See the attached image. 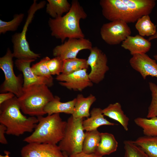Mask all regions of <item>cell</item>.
I'll list each match as a JSON object with an SVG mask.
<instances>
[{
    "label": "cell",
    "instance_id": "1",
    "mask_svg": "<svg viewBox=\"0 0 157 157\" xmlns=\"http://www.w3.org/2000/svg\"><path fill=\"white\" fill-rule=\"evenodd\" d=\"M99 4L106 19L110 22L121 20L128 24L149 15L156 2L155 0H101Z\"/></svg>",
    "mask_w": 157,
    "mask_h": 157
},
{
    "label": "cell",
    "instance_id": "2",
    "mask_svg": "<svg viewBox=\"0 0 157 157\" xmlns=\"http://www.w3.org/2000/svg\"><path fill=\"white\" fill-rule=\"evenodd\" d=\"M87 17L78 1L72 0L70 10L65 15L55 19H49L48 24L51 35L60 39L63 43L67 38H85L79 23L81 19H85Z\"/></svg>",
    "mask_w": 157,
    "mask_h": 157
},
{
    "label": "cell",
    "instance_id": "3",
    "mask_svg": "<svg viewBox=\"0 0 157 157\" xmlns=\"http://www.w3.org/2000/svg\"><path fill=\"white\" fill-rule=\"evenodd\" d=\"M21 110L16 96L0 104V123L6 127L7 134L19 136L33 131L38 122L37 117H27Z\"/></svg>",
    "mask_w": 157,
    "mask_h": 157
},
{
    "label": "cell",
    "instance_id": "4",
    "mask_svg": "<svg viewBox=\"0 0 157 157\" xmlns=\"http://www.w3.org/2000/svg\"><path fill=\"white\" fill-rule=\"evenodd\" d=\"M60 113L37 117L38 122L32 133L23 140L28 143L56 144L63 138L67 122L62 120Z\"/></svg>",
    "mask_w": 157,
    "mask_h": 157
},
{
    "label": "cell",
    "instance_id": "5",
    "mask_svg": "<svg viewBox=\"0 0 157 157\" xmlns=\"http://www.w3.org/2000/svg\"><path fill=\"white\" fill-rule=\"evenodd\" d=\"M49 87L45 84H38L23 88L22 95L17 98L22 112L30 116L46 114V106L54 98Z\"/></svg>",
    "mask_w": 157,
    "mask_h": 157
},
{
    "label": "cell",
    "instance_id": "6",
    "mask_svg": "<svg viewBox=\"0 0 157 157\" xmlns=\"http://www.w3.org/2000/svg\"><path fill=\"white\" fill-rule=\"evenodd\" d=\"M45 1L37 3L34 0L28 11V15L22 32L15 33L12 36L14 57L19 59H33L40 58V54L35 53L30 49L26 38L28 26L32 21L35 13L43 8L46 4Z\"/></svg>",
    "mask_w": 157,
    "mask_h": 157
},
{
    "label": "cell",
    "instance_id": "7",
    "mask_svg": "<svg viewBox=\"0 0 157 157\" xmlns=\"http://www.w3.org/2000/svg\"><path fill=\"white\" fill-rule=\"evenodd\" d=\"M83 120V118L75 119L72 115L67 122L65 136L58 146L63 152L69 156L82 151L85 135Z\"/></svg>",
    "mask_w": 157,
    "mask_h": 157
},
{
    "label": "cell",
    "instance_id": "8",
    "mask_svg": "<svg viewBox=\"0 0 157 157\" xmlns=\"http://www.w3.org/2000/svg\"><path fill=\"white\" fill-rule=\"evenodd\" d=\"M13 57V53L8 48L6 54L0 58V68L5 76L4 81L0 86V92H11L19 98L23 93L24 78L22 74L17 76L14 73Z\"/></svg>",
    "mask_w": 157,
    "mask_h": 157
},
{
    "label": "cell",
    "instance_id": "9",
    "mask_svg": "<svg viewBox=\"0 0 157 157\" xmlns=\"http://www.w3.org/2000/svg\"><path fill=\"white\" fill-rule=\"evenodd\" d=\"M131 29L126 22L115 20L104 24L100 29L102 39L108 44L113 45L120 44L129 36Z\"/></svg>",
    "mask_w": 157,
    "mask_h": 157
},
{
    "label": "cell",
    "instance_id": "10",
    "mask_svg": "<svg viewBox=\"0 0 157 157\" xmlns=\"http://www.w3.org/2000/svg\"><path fill=\"white\" fill-rule=\"evenodd\" d=\"M87 60L88 64L91 67L88 74L89 78L93 83L98 84L104 79L106 73L109 70L106 55L97 47H94Z\"/></svg>",
    "mask_w": 157,
    "mask_h": 157
},
{
    "label": "cell",
    "instance_id": "11",
    "mask_svg": "<svg viewBox=\"0 0 157 157\" xmlns=\"http://www.w3.org/2000/svg\"><path fill=\"white\" fill-rule=\"evenodd\" d=\"M92 47V43L88 39L69 38L62 44L56 46L53 50V54L54 56L59 57L64 60L77 58L80 51L90 50Z\"/></svg>",
    "mask_w": 157,
    "mask_h": 157
},
{
    "label": "cell",
    "instance_id": "12",
    "mask_svg": "<svg viewBox=\"0 0 157 157\" xmlns=\"http://www.w3.org/2000/svg\"><path fill=\"white\" fill-rule=\"evenodd\" d=\"M87 69L81 70L71 74H60L56 78L61 86L75 91H81L88 87L92 86L93 83L90 79Z\"/></svg>",
    "mask_w": 157,
    "mask_h": 157
},
{
    "label": "cell",
    "instance_id": "13",
    "mask_svg": "<svg viewBox=\"0 0 157 157\" xmlns=\"http://www.w3.org/2000/svg\"><path fill=\"white\" fill-rule=\"evenodd\" d=\"M21 157H65L57 144L30 143L21 151Z\"/></svg>",
    "mask_w": 157,
    "mask_h": 157
},
{
    "label": "cell",
    "instance_id": "14",
    "mask_svg": "<svg viewBox=\"0 0 157 157\" xmlns=\"http://www.w3.org/2000/svg\"><path fill=\"white\" fill-rule=\"evenodd\" d=\"M33 59H17L15 64L17 69L21 72L24 78L23 88L30 86L38 84H45L48 87L53 84V78H49L36 75L32 72L30 66L31 63L35 61Z\"/></svg>",
    "mask_w": 157,
    "mask_h": 157
},
{
    "label": "cell",
    "instance_id": "15",
    "mask_svg": "<svg viewBox=\"0 0 157 157\" xmlns=\"http://www.w3.org/2000/svg\"><path fill=\"white\" fill-rule=\"evenodd\" d=\"M131 67L144 79L148 76L157 78V63L146 53L133 55L129 60Z\"/></svg>",
    "mask_w": 157,
    "mask_h": 157
},
{
    "label": "cell",
    "instance_id": "16",
    "mask_svg": "<svg viewBox=\"0 0 157 157\" xmlns=\"http://www.w3.org/2000/svg\"><path fill=\"white\" fill-rule=\"evenodd\" d=\"M151 46L150 41L139 35L128 36L121 44V47L128 50L132 56L146 53L150 50Z\"/></svg>",
    "mask_w": 157,
    "mask_h": 157
},
{
    "label": "cell",
    "instance_id": "17",
    "mask_svg": "<svg viewBox=\"0 0 157 157\" xmlns=\"http://www.w3.org/2000/svg\"><path fill=\"white\" fill-rule=\"evenodd\" d=\"M73 113L72 115L75 119L88 118L90 116V109L91 106L96 100V97L92 94L85 97L81 94H78Z\"/></svg>",
    "mask_w": 157,
    "mask_h": 157
},
{
    "label": "cell",
    "instance_id": "18",
    "mask_svg": "<svg viewBox=\"0 0 157 157\" xmlns=\"http://www.w3.org/2000/svg\"><path fill=\"white\" fill-rule=\"evenodd\" d=\"M90 117L83 120L82 125L83 129L86 131L97 129L103 125L114 126L116 124L109 121L104 118L102 109L94 108L90 112Z\"/></svg>",
    "mask_w": 157,
    "mask_h": 157
},
{
    "label": "cell",
    "instance_id": "19",
    "mask_svg": "<svg viewBox=\"0 0 157 157\" xmlns=\"http://www.w3.org/2000/svg\"><path fill=\"white\" fill-rule=\"evenodd\" d=\"M60 98L54 96V99L49 102L46 106L44 111L48 115L55 113H64L67 114H73L76 102V98L67 102H63Z\"/></svg>",
    "mask_w": 157,
    "mask_h": 157
},
{
    "label": "cell",
    "instance_id": "20",
    "mask_svg": "<svg viewBox=\"0 0 157 157\" xmlns=\"http://www.w3.org/2000/svg\"><path fill=\"white\" fill-rule=\"evenodd\" d=\"M104 116L117 122L122 126L126 131L128 130L129 118L122 110L121 104L119 102L109 104L102 109Z\"/></svg>",
    "mask_w": 157,
    "mask_h": 157
},
{
    "label": "cell",
    "instance_id": "21",
    "mask_svg": "<svg viewBox=\"0 0 157 157\" xmlns=\"http://www.w3.org/2000/svg\"><path fill=\"white\" fill-rule=\"evenodd\" d=\"M118 146V142L113 134L101 133V140L95 154L102 156L109 155L116 151Z\"/></svg>",
    "mask_w": 157,
    "mask_h": 157
},
{
    "label": "cell",
    "instance_id": "22",
    "mask_svg": "<svg viewBox=\"0 0 157 157\" xmlns=\"http://www.w3.org/2000/svg\"><path fill=\"white\" fill-rule=\"evenodd\" d=\"M46 12L53 18L62 16L67 13L70 9L71 4L67 0H47Z\"/></svg>",
    "mask_w": 157,
    "mask_h": 157
},
{
    "label": "cell",
    "instance_id": "23",
    "mask_svg": "<svg viewBox=\"0 0 157 157\" xmlns=\"http://www.w3.org/2000/svg\"><path fill=\"white\" fill-rule=\"evenodd\" d=\"M101 139V133L97 129L86 131L82 145V151L88 154L95 153Z\"/></svg>",
    "mask_w": 157,
    "mask_h": 157
},
{
    "label": "cell",
    "instance_id": "24",
    "mask_svg": "<svg viewBox=\"0 0 157 157\" xmlns=\"http://www.w3.org/2000/svg\"><path fill=\"white\" fill-rule=\"evenodd\" d=\"M133 141L141 147L149 157H157V137L144 135L138 137Z\"/></svg>",
    "mask_w": 157,
    "mask_h": 157
},
{
    "label": "cell",
    "instance_id": "25",
    "mask_svg": "<svg viewBox=\"0 0 157 157\" xmlns=\"http://www.w3.org/2000/svg\"><path fill=\"white\" fill-rule=\"evenodd\" d=\"M135 28L139 35L144 37H149L154 35L156 32V27L151 21L149 15H144L136 22Z\"/></svg>",
    "mask_w": 157,
    "mask_h": 157
},
{
    "label": "cell",
    "instance_id": "26",
    "mask_svg": "<svg viewBox=\"0 0 157 157\" xmlns=\"http://www.w3.org/2000/svg\"><path fill=\"white\" fill-rule=\"evenodd\" d=\"M134 122L142 129L144 135L157 137V117L150 118L138 117Z\"/></svg>",
    "mask_w": 157,
    "mask_h": 157
},
{
    "label": "cell",
    "instance_id": "27",
    "mask_svg": "<svg viewBox=\"0 0 157 157\" xmlns=\"http://www.w3.org/2000/svg\"><path fill=\"white\" fill-rule=\"evenodd\" d=\"M89 66L87 60L77 58L63 60L62 74L67 75L83 69H88Z\"/></svg>",
    "mask_w": 157,
    "mask_h": 157
},
{
    "label": "cell",
    "instance_id": "28",
    "mask_svg": "<svg viewBox=\"0 0 157 157\" xmlns=\"http://www.w3.org/2000/svg\"><path fill=\"white\" fill-rule=\"evenodd\" d=\"M124 157H149L133 141L126 140L124 141Z\"/></svg>",
    "mask_w": 157,
    "mask_h": 157
},
{
    "label": "cell",
    "instance_id": "29",
    "mask_svg": "<svg viewBox=\"0 0 157 157\" xmlns=\"http://www.w3.org/2000/svg\"><path fill=\"white\" fill-rule=\"evenodd\" d=\"M49 58L48 56L44 57L31 67L32 72L36 75L49 78H53L47 64Z\"/></svg>",
    "mask_w": 157,
    "mask_h": 157
},
{
    "label": "cell",
    "instance_id": "30",
    "mask_svg": "<svg viewBox=\"0 0 157 157\" xmlns=\"http://www.w3.org/2000/svg\"><path fill=\"white\" fill-rule=\"evenodd\" d=\"M24 15L21 13L14 16L11 20L5 22L0 20V33L4 34L8 31H16L22 21Z\"/></svg>",
    "mask_w": 157,
    "mask_h": 157
},
{
    "label": "cell",
    "instance_id": "31",
    "mask_svg": "<svg viewBox=\"0 0 157 157\" xmlns=\"http://www.w3.org/2000/svg\"><path fill=\"white\" fill-rule=\"evenodd\" d=\"M151 92V100L148 108L147 118L157 117V85L152 82L149 83Z\"/></svg>",
    "mask_w": 157,
    "mask_h": 157
},
{
    "label": "cell",
    "instance_id": "32",
    "mask_svg": "<svg viewBox=\"0 0 157 157\" xmlns=\"http://www.w3.org/2000/svg\"><path fill=\"white\" fill-rule=\"evenodd\" d=\"M63 63V60L58 57L49 59L47 64L52 75H56L58 76L62 73Z\"/></svg>",
    "mask_w": 157,
    "mask_h": 157
},
{
    "label": "cell",
    "instance_id": "33",
    "mask_svg": "<svg viewBox=\"0 0 157 157\" xmlns=\"http://www.w3.org/2000/svg\"><path fill=\"white\" fill-rule=\"evenodd\" d=\"M7 128L3 124H0V142L2 144H8L7 141L5 137V133H6Z\"/></svg>",
    "mask_w": 157,
    "mask_h": 157
},
{
    "label": "cell",
    "instance_id": "34",
    "mask_svg": "<svg viewBox=\"0 0 157 157\" xmlns=\"http://www.w3.org/2000/svg\"><path fill=\"white\" fill-rule=\"evenodd\" d=\"M15 96L13 93L11 92L1 93L0 94V104L13 98Z\"/></svg>",
    "mask_w": 157,
    "mask_h": 157
},
{
    "label": "cell",
    "instance_id": "35",
    "mask_svg": "<svg viewBox=\"0 0 157 157\" xmlns=\"http://www.w3.org/2000/svg\"><path fill=\"white\" fill-rule=\"evenodd\" d=\"M69 157H103V156L98 155L95 153L88 154L82 151L69 155Z\"/></svg>",
    "mask_w": 157,
    "mask_h": 157
},
{
    "label": "cell",
    "instance_id": "36",
    "mask_svg": "<svg viewBox=\"0 0 157 157\" xmlns=\"http://www.w3.org/2000/svg\"><path fill=\"white\" fill-rule=\"evenodd\" d=\"M4 152L5 155H0V157H10L9 156L10 153V152L7 151H4Z\"/></svg>",
    "mask_w": 157,
    "mask_h": 157
},
{
    "label": "cell",
    "instance_id": "37",
    "mask_svg": "<svg viewBox=\"0 0 157 157\" xmlns=\"http://www.w3.org/2000/svg\"><path fill=\"white\" fill-rule=\"evenodd\" d=\"M155 39H157V32H156L154 35L149 37L148 40L150 41L151 40Z\"/></svg>",
    "mask_w": 157,
    "mask_h": 157
},
{
    "label": "cell",
    "instance_id": "38",
    "mask_svg": "<svg viewBox=\"0 0 157 157\" xmlns=\"http://www.w3.org/2000/svg\"><path fill=\"white\" fill-rule=\"evenodd\" d=\"M65 157H69L68 155L65 153L63 152Z\"/></svg>",
    "mask_w": 157,
    "mask_h": 157
},
{
    "label": "cell",
    "instance_id": "39",
    "mask_svg": "<svg viewBox=\"0 0 157 157\" xmlns=\"http://www.w3.org/2000/svg\"><path fill=\"white\" fill-rule=\"evenodd\" d=\"M154 57L155 60L157 61V54L154 55Z\"/></svg>",
    "mask_w": 157,
    "mask_h": 157
}]
</instances>
